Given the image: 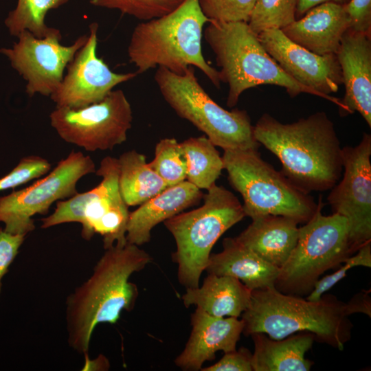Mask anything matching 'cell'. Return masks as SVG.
I'll return each instance as SVG.
<instances>
[{"instance_id":"2e32d148","label":"cell","mask_w":371,"mask_h":371,"mask_svg":"<svg viewBox=\"0 0 371 371\" xmlns=\"http://www.w3.org/2000/svg\"><path fill=\"white\" fill-rule=\"evenodd\" d=\"M266 52L289 76L310 89L315 95L336 104L341 100L330 96L343 84L341 69L336 54L318 55L289 39L279 29L258 34Z\"/></svg>"},{"instance_id":"7a4b0ae2","label":"cell","mask_w":371,"mask_h":371,"mask_svg":"<svg viewBox=\"0 0 371 371\" xmlns=\"http://www.w3.org/2000/svg\"><path fill=\"white\" fill-rule=\"evenodd\" d=\"M105 250L91 276L66 300L67 341L80 354L87 353L98 324H115L122 311L133 308L138 289L129 278L152 260L139 246L128 242Z\"/></svg>"},{"instance_id":"d4e9b609","label":"cell","mask_w":371,"mask_h":371,"mask_svg":"<svg viewBox=\"0 0 371 371\" xmlns=\"http://www.w3.org/2000/svg\"><path fill=\"white\" fill-rule=\"evenodd\" d=\"M117 161L120 191L128 206L139 205L168 187L143 154L135 150L126 151Z\"/></svg>"},{"instance_id":"8992f818","label":"cell","mask_w":371,"mask_h":371,"mask_svg":"<svg viewBox=\"0 0 371 371\" xmlns=\"http://www.w3.org/2000/svg\"><path fill=\"white\" fill-rule=\"evenodd\" d=\"M207 190L202 206L164 222L175 240L172 258L178 265L179 282L186 288L199 286L213 246L245 216L243 205L232 192L216 183Z\"/></svg>"},{"instance_id":"6da1fadb","label":"cell","mask_w":371,"mask_h":371,"mask_svg":"<svg viewBox=\"0 0 371 371\" xmlns=\"http://www.w3.org/2000/svg\"><path fill=\"white\" fill-rule=\"evenodd\" d=\"M254 134L278 158L283 175L305 193L330 190L341 177L342 148L324 111L286 124L263 113Z\"/></svg>"},{"instance_id":"603a6c76","label":"cell","mask_w":371,"mask_h":371,"mask_svg":"<svg viewBox=\"0 0 371 371\" xmlns=\"http://www.w3.org/2000/svg\"><path fill=\"white\" fill-rule=\"evenodd\" d=\"M251 297V291L239 280L208 273L201 286L186 288L182 300L186 307L195 305L212 316L238 317Z\"/></svg>"},{"instance_id":"d590c367","label":"cell","mask_w":371,"mask_h":371,"mask_svg":"<svg viewBox=\"0 0 371 371\" xmlns=\"http://www.w3.org/2000/svg\"><path fill=\"white\" fill-rule=\"evenodd\" d=\"M25 236L12 234L0 228V293L1 280L19 253Z\"/></svg>"},{"instance_id":"83f0119b","label":"cell","mask_w":371,"mask_h":371,"mask_svg":"<svg viewBox=\"0 0 371 371\" xmlns=\"http://www.w3.org/2000/svg\"><path fill=\"white\" fill-rule=\"evenodd\" d=\"M297 0H257L247 22L256 34L286 27L296 19Z\"/></svg>"},{"instance_id":"8fae6325","label":"cell","mask_w":371,"mask_h":371,"mask_svg":"<svg viewBox=\"0 0 371 371\" xmlns=\"http://www.w3.org/2000/svg\"><path fill=\"white\" fill-rule=\"evenodd\" d=\"M93 172L95 166L90 156L71 151L43 178L0 197V222L5 224L3 229L24 236L33 232L34 215L47 214L54 202L76 194L78 181Z\"/></svg>"},{"instance_id":"ffe728a7","label":"cell","mask_w":371,"mask_h":371,"mask_svg":"<svg viewBox=\"0 0 371 371\" xmlns=\"http://www.w3.org/2000/svg\"><path fill=\"white\" fill-rule=\"evenodd\" d=\"M202 196L201 190L187 180L168 187L130 212L127 242L137 246L148 243L154 227L195 205Z\"/></svg>"},{"instance_id":"3957f363","label":"cell","mask_w":371,"mask_h":371,"mask_svg":"<svg viewBox=\"0 0 371 371\" xmlns=\"http://www.w3.org/2000/svg\"><path fill=\"white\" fill-rule=\"evenodd\" d=\"M349 315L347 302L333 295L311 301L267 287L251 291L249 306L242 313L243 333L250 336L260 332L282 339L297 332H308L315 340L342 350L351 337Z\"/></svg>"},{"instance_id":"e0dca14e","label":"cell","mask_w":371,"mask_h":371,"mask_svg":"<svg viewBox=\"0 0 371 371\" xmlns=\"http://www.w3.org/2000/svg\"><path fill=\"white\" fill-rule=\"evenodd\" d=\"M371 33H344L336 54L342 74L345 94L340 113L357 111L371 126Z\"/></svg>"},{"instance_id":"ba28073f","label":"cell","mask_w":371,"mask_h":371,"mask_svg":"<svg viewBox=\"0 0 371 371\" xmlns=\"http://www.w3.org/2000/svg\"><path fill=\"white\" fill-rule=\"evenodd\" d=\"M155 81L166 102L183 119L192 123L216 146L226 149L258 150L261 144L245 110L227 111L205 92L193 67L183 74L158 67Z\"/></svg>"},{"instance_id":"7c38bea8","label":"cell","mask_w":371,"mask_h":371,"mask_svg":"<svg viewBox=\"0 0 371 371\" xmlns=\"http://www.w3.org/2000/svg\"><path fill=\"white\" fill-rule=\"evenodd\" d=\"M49 120L64 141L93 152L111 150L126 142L133 112L124 91L116 89L101 101L85 107L56 106Z\"/></svg>"},{"instance_id":"5bb4252c","label":"cell","mask_w":371,"mask_h":371,"mask_svg":"<svg viewBox=\"0 0 371 371\" xmlns=\"http://www.w3.org/2000/svg\"><path fill=\"white\" fill-rule=\"evenodd\" d=\"M10 48L0 52L10 61L12 67L26 81L25 92L50 96L60 85L65 69L88 38V34L78 37L70 45L60 43L62 34L52 27L44 37L35 36L23 31Z\"/></svg>"},{"instance_id":"1f68e13d","label":"cell","mask_w":371,"mask_h":371,"mask_svg":"<svg viewBox=\"0 0 371 371\" xmlns=\"http://www.w3.org/2000/svg\"><path fill=\"white\" fill-rule=\"evenodd\" d=\"M356 252L355 255L347 258L344 262V265L335 272L319 279L306 299L311 301L319 300L324 293L342 280L346 276L347 271L354 267L363 266L370 268L371 241L363 244Z\"/></svg>"},{"instance_id":"44dd1931","label":"cell","mask_w":371,"mask_h":371,"mask_svg":"<svg viewBox=\"0 0 371 371\" xmlns=\"http://www.w3.org/2000/svg\"><path fill=\"white\" fill-rule=\"evenodd\" d=\"M223 250L211 254L205 271L242 282L251 291L274 286L279 268L265 261L236 237L226 238Z\"/></svg>"},{"instance_id":"f1b7e54d","label":"cell","mask_w":371,"mask_h":371,"mask_svg":"<svg viewBox=\"0 0 371 371\" xmlns=\"http://www.w3.org/2000/svg\"><path fill=\"white\" fill-rule=\"evenodd\" d=\"M168 187L186 179V161L181 146L175 138L161 139L155 146V158L148 163Z\"/></svg>"},{"instance_id":"277c9868","label":"cell","mask_w":371,"mask_h":371,"mask_svg":"<svg viewBox=\"0 0 371 371\" xmlns=\"http://www.w3.org/2000/svg\"><path fill=\"white\" fill-rule=\"evenodd\" d=\"M209 22L199 0H184L169 13L137 24L127 49L136 73L161 67L183 74L189 67H195L219 88L218 71L210 65L202 52L203 27Z\"/></svg>"},{"instance_id":"74e56055","label":"cell","mask_w":371,"mask_h":371,"mask_svg":"<svg viewBox=\"0 0 371 371\" xmlns=\"http://www.w3.org/2000/svg\"><path fill=\"white\" fill-rule=\"evenodd\" d=\"M349 0H297L296 16H302L312 8L326 2H334L341 5L346 4Z\"/></svg>"},{"instance_id":"ac0fdd59","label":"cell","mask_w":371,"mask_h":371,"mask_svg":"<svg viewBox=\"0 0 371 371\" xmlns=\"http://www.w3.org/2000/svg\"><path fill=\"white\" fill-rule=\"evenodd\" d=\"M191 326L190 337L175 363L183 370L198 371L205 361L215 359L216 352L236 350L244 322L238 317L212 316L196 308Z\"/></svg>"},{"instance_id":"e575fe53","label":"cell","mask_w":371,"mask_h":371,"mask_svg":"<svg viewBox=\"0 0 371 371\" xmlns=\"http://www.w3.org/2000/svg\"><path fill=\"white\" fill-rule=\"evenodd\" d=\"M252 354L245 348L225 352L216 363L201 368L202 371H252Z\"/></svg>"},{"instance_id":"8d00e7d4","label":"cell","mask_w":371,"mask_h":371,"mask_svg":"<svg viewBox=\"0 0 371 371\" xmlns=\"http://www.w3.org/2000/svg\"><path fill=\"white\" fill-rule=\"evenodd\" d=\"M350 315L361 313L371 317L370 289L363 290L354 295L347 302Z\"/></svg>"},{"instance_id":"d6986e66","label":"cell","mask_w":371,"mask_h":371,"mask_svg":"<svg viewBox=\"0 0 371 371\" xmlns=\"http://www.w3.org/2000/svg\"><path fill=\"white\" fill-rule=\"evenodd\" d=\"M349 29L344 5L326 2L307 11L303 17L281 29L291 41L318 54H336L343 35Z\"/></svg>"},{"instance_id":"4dcf8cb0","label":"cell","mask_w":371,"mask_h":371,"mask_svg":"<svg viewBox=\"0 0 371 371\" xmlns=\"http://www.w3.org/2000/svg\"><path fill=\"white\" fill-rule=\"evenodd\" d=\"M257 0H199L209 21L248 22Z\"/></svg>"},{"instance_id":"4fadbf2b","label":"cell","mask_w":371,"mask_h":371,"mask_svg":"<svg viewBox=\"0 0 371 371\" xmlns=\"http://www.w3.org/2000/svg\"><path fill=\"white\" fill-rule=\"evenodd\" d=\"M371 135L364 133L355 146L342 148L341 179L327 198L333 213L347 220L352 254L371 241Z\"/></svg>"},{"instance_id":"5b68a950","label":"cell","mask_w":371,"mask_h":371,"mask_svg":"<svg viewBox=\"0 0 371 371\" xmlns=\"http://www.w3.org/2000/svg\"><path fill=\"white\" fill-rule=\"evenodd\" d=\"M203 36L215 54L221 82L228 85L227 106L236 105L247 89L262 85L283 87L291 98L303 93L315 95L283 71L247 22L210 21Z\"/></svg>"},{"instance_id":"9c48e42d","label":"cell","mask_w":371,"mask_h":371,"mask_svg":"<svg viewBox=\"0 0 371 371\" xmlns=\"http://www.w3.org/2000/svg\"><path fill=\"white\" fill-rule=\"evenodd\" d=\"M321 198L312 218L299 227L295 247L279 269L274 287L297 296L308 295L324 272L344 263L352 253L346 218L322 213Z\"/></svg>"},{"instance_id":"4316f807","label":"cell","mask_w":371,"mask_h":371,"mask_svg":"<svg viewBox=\"0 0 371 371\" xmlns=\"http://www.w3.org/2000/svg\"><path fill=\"white\" fill-rule=\"evenodd\" d=\"M69 0H18L16 8L5 19V24L11 35L18 36L29 31L35 36L44 37L52 27L45 23V16L51 10L57 9Z\"/></svg>"},{"instance_id":"836d02e7","label":"cell","mask_w":371,"mask_h":371,"mask_svg":"<svg viewBox=\"0 0 371 371\" xmlns=\"http://www.w3.org/2000/svg\"><path fill=\"white\" fill-rule=\"evenodd\" d=\"M344 5L349 19V29L371 33V0H349Z\"/></svg>"},{"instance_id":"52a82bcc","label":"cell","mask_w":371,"mask_h":371,"mask_svg":"<svg viewBox=\"0 0 371 371\" xmlns=\"http://www.w3.org/2000/svg\"><path fill=\"white\" fill-rule=\"evenodd\" d=\"M222 158L229 182L243 196L245 216L278 215L305 223L315 214L318 203L262 159L258 150L226 149Z\"/></svg>"},{"instance_id":"7402d4cb","label":"cell","mask_w":371,"mask_h":371,"mask_svg":"<svg viewBox=\"0 0 371 371\" xmlns=\"http://www.w3.org/2000/svg\"><path fill=\"white\" fill-rule=\"evenodd\" d=\"M298 224L283 216H262L252 219L236 238L265 261L280 269L296 245Z\"/></svg>"},{"instance_id":"d6a6232c","label":"cell","mask_w":371,"mask_h":371,"mask_svg":"<svg viewBox=\"0 0 371 371\" xmlns=\"http://www.w3.org/2000/svg\"><path fill=\"white\" fill-rule=\"evenodd\" d=\"M51 169L49 161L42 157H23L6 175L0 178V191L14 188L47 174Z\"/></svg>"},{"instance_id":"cb8c5ba5","label":"cell","mask_w":371,"mask_h":371,"mask_svg":"<svg viewBox=\"0 0 371 371\" xmlns=\"http://www.w3.org/2000/svg\"><path fill=\"white\" fill-rule=\"evenodd\" d=\"M254 344L253 371H308L314 363L305 358L315 338L302 332L286 339H273L264 333L250 335Z\"/></svg>"},{"instance_id":"f546056e","label":"cell","mask_w":371,"mask_h":371,"mask_svg":"<svg viewBox=\"0 0 371 371\" xmlns=\"http://www.w3.org/2000/svg\"><path fill=\"white\" fill-rule=\"evenodd\" d=\"M184 0H89L97 7L116 10L137 19L148 21L165 15Z\"/></svg>"},{"instance_id":"30bf717a","label":"cell","mask_w":371,"mask_h":371,"mask_svg":"<svg viewBox=\"0 0 371 371\" xmlns=\"http://www.w3.org/2000/svg\"><path fill=\"white\" fill-rule=\"evenodd\" d=\"M95 174L101 182L93 189L77 192L56 202L54 212L41 219V228L47 229L67 223L82 225L81 236L89 240L95 234L102 236L104 249L127 243L129 218L128 205L119 188L117 158L105 157Z\"/></svg>"},{"instance_id":"484cf974","label":"cell","mask_w":371,"mask_h":371,"mask_svg":"<svg viewBox=\"0 0 371 371\" xmlns=\"http://www.w3.org/2000/svg\"><path fill=\"white\" fill-rule=\"evenodd\" d=\"M181 146L186 161V180L200 190L211 188L223 169L216 146L206 136L190 137Z\"/></svg>"},{"instance_id":"9a60e30c","label":"cell","mask_w":371,"mask_h":371,"mask_svg":"<svg viewBox=\"0 0 371 371\" xmlns=\"http://www.w3.org/2000/svg\"><path fill=\"white\" fill-rule=\"evenodd\" d=\"M89 28L87 42L76 52L60 85L49 96L56 107L79 109L97 103L115 87L137 74L111 71L97 55L98 24L92 23Z\"/></svg>"},{"instance_id":"f35d334b","label":"cell","mask_w":371,"mask_h":371,"mask_svg":"<svg viewBox=\"0 0 371 371\" xmlns=\"http://www.w3.org/2000/svg\"><path fill=\"white\" fill-rule=\"evenodd\" d=\"M86 362L83 370H107L109 368V360L103 355H100L93 360L89 359L87 353L85 354Z\"/></svg>"}]
</instances>
